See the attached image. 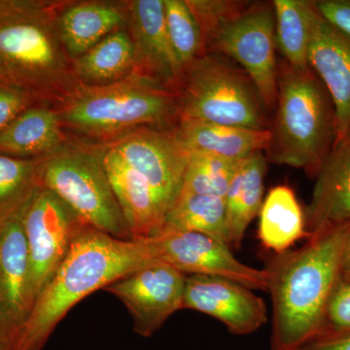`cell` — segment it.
Instances as JSON below:
<instances>
[{
	"label": "cell",
	"instance_id": "6da1fadb",
	"mask_svg": "<svg viewBox=\"0 0 350 350\" xmlns=\"http://www.w3.org/2000/svg\"><path fill=\"white\" fill-rule=\"evenodd\" d=\"M349 232L350 223L269 260L265 271L273 304L271 350H296L321 335Z\"/></svg>",
	"mask_w": 350,
	"mask_h": 350
},
{
	"label": "cell",
	"instance_id": "7a4b0ae2",
	"mask_svg": "<svg viewBox=\"0 0 350 350\" xmlns=\"http://www.w3.org/2000/svg\"><path fill=\"white\" fill-rule=\"evenodd\" d=\"M156 264L145 239H120L85 226L57 273L38 297L13 350H43L66 313L88 295Z\"/></svg>",
	"mask_w": 350,
	"mask_h": 350
},
{
	"label": "cell",
	"instance_id": "3957f363",
	"mask_svg": "<svg viewBox=\"0 0 350 350\" xmlns=\"http://www.w3.org/2000/svg\"><path fill=\"white\" fill-rule=\"evenodd\" d=\"M63 2L0 0V83L56 105L78 85L57 14Z\"/></svg>",
	"mask_w": 350,
	"mask_h": 350
},
{
	"label": "cell",
	"instance_id": "277c9868",
	"mask_svg": "<svg viewBox=\"0 0 350 350\" xmlns=\"http://www.w3.org/2000/svg\"><path fill=\"white\" fill-rule=\"evenodd\" d=\"M55 107L64 130L98 144L138 129L178 124L176 92L137 72L108 86L78 84Z\"/></svg>",
	"mask_w": 350,
	"mask_h": 350
},
{
	"label": "cell",
	"instance_id": "5b68a950",
	"mask_svg": "<svg viewBox=\"0 0 350 350\" xmlns=\"http://www.w3.org/2000/svg\"><path fill=\"white\" fill-rule=\"evenodd\" d=\"M275 122L267 154L271 162L304 170L313 178L337 139V116L330 94L312 68H278Z\"/></svg>",
	"mask_w": 350,
	"mask_h": 350
},
{
	"label": "cell",
	"instance_id": "8992f818",
	"mask_svg": "<svg viewBox=\"0 0 350 350\" xmlns=\"http://www.w3.org/2000/svg\"><path fill=\"white\" fill-rule=\"evenodd\" d=\"M39 187L64 200L86 224L120 239H131L103 163V144L69 139L40 158Z\"/></svg>",
	"mask_w": 350,
	"mask_h": 350
},
{
	"label": "cell",
	"instance_id": "52a82bcc",
	"mask_svg": "<svg viewBox=\"0 0 350 350\" xmlns=\"http://www.w3.org/2000/svg\"><path fill=\"white\" fill-rule=\"evenodd\" d=\"M176 93L178 123L269 130V111L257 87L243 68L221 55L198 57L184 71Z\"/></svg>",
	"mask_w": 350,
	"mask_h": 350
},
{
	"label": "cell",
	"instance_id": "ba28073f",
	"mask_svg": "<svg viewBox=\"0 0 350 350\" xmlns=\"http://www.w3.org/2000/svg\"><path fill=\"white\" fill-rule=\"evenodd\" d=\"M273 3H254L218 32L206 54L236 61L251 78L269 112L278 100V66Z\"/></svg>",
	"mask_w": 350,
	"mask_h": 350
},
{
	"label": "cell",
	"instance_id": "9c48e42d",
	"mask_svg": "<svg viewBox=\"0 0 350 350\" xmlns=\"http://www.w3.org/2000/svg\"><path fill=\"white\" fill-rule=\"evenodd\" d=\"M20 217L29 251L32 298L36 301L64 262L76 237L88 224L59 196L41 187Z\"/></svg>",
	"mask_w": 350,
	"mask_h": 350
},
{
	"label": "cell",
	"instance_id": "30bf717a",
	"mask_svg": "<svg viewBox=\"0 0 350 350\" xmlns=\"http://www.w3.org/2000/svg\"><path fill=\"white\" fill-rule=\"evenodd\" d=\"M103 144L146 181L167 213L180 194L190 159L174 128L138 129Z\"/></svg>",
	"mask_w": 350,
	"mask_h": 350
},
{
	"label": "cell",
	"instance_id": "8fae6325",
	"mask_svg": "<svg viewBox=\"0 0 350 350\" xmlns=\"http://www.w3.org/2000/svg\"><path fill=\"white\" fill-rule=\"evenodd\" d=\"M154 262L169 265L186 275L229 278L252 290L268 291L266 271L243 264L228 244L194 232H160L144 239Z\"/></svg>",
	"mask_w": 350,
	"mask_h": 350
},
{
	"label": "cell",
	"instance_id": "7c38bea8",
	"mask_svg": "<svg viewBox=\"0 0 350 350\" xmlns=\"http://www.w3.org/2000/svg\"><path fill=\"white\" fill-rule=\"evenodd\" d=\"M186 275L169 265H149L105 288L130 312L133 331L150 338L167 320L183 308Z\"/></svg>",
	"mask_w": 350,
	"mask_h": 350
},
{
	"label": "cell",
	"instance_id": "4fadbf2b",
	"mask_svg": "<svg viewBox=\"0 0 350 350\" xmlns=\"http://www.w3.org/2000/svg\"><path fill=\"white\" fill-rule=\"evenodd\" d=\"M183 308L209 315L238 336L254 333L268 322V310L261 297L221 276H186Z\"/></svg>",
	"mask_w": 350,
	"mask_h": 350
},
{
	"label": "cell",
	"instance_id": "5bb4252c",
	"mask_svg": "<svg viewBox=\"0 0 350 350\" xmlns=\"http://www.w3.org/2000/svg\"><path fill=\"white\" fill-rule=\"evenodd\" d=\"M128 3L126 29L135 57V72L177 91L184 70L177 59L165 25L163 0H133Z\"/></svg>",
	"mask_w": 350,
	"mask_h": 350
},
{
	"label": "cell",
	"instance_id": "9a60e30c",
	"mask_svg": "<svg viewBox=\"0 0 350 350\" xmlns=\"http://www.w3.org/2000/svg\"><path fill=\"white\" fill-rule=\"evenodd\" d=\"M20 215L0 227V320L13 340L34 303L29 251Z\"/></svg>",
	"mask_w": 350,
	"mask_h": 350
},
{
	"label": "cell",
	"instance_id": "2e32d148",
	"mask_svg": "<svg viewBox=\"0 0 350 350\" xmlns=\"http://www.w3.org/2000/svg\"><path fill=\"white\" fill-rule=\"evenodd\" d=\"M308 64L330 94L337 116V139L350 138V36L319 13L313 27Z\"/></svg>",
	"mask_w": 350,
	"mask_h": 350
},
{
	"label": "cell",
	"instance_id": "e0dca14e",
	"mask_svg": "<svg viewBox=\"0 0 350 350\" xmlns=\"http://www.w3.org/2000/svg\"><path fill=\"white\" fill-rule=\"evenodd\" d=\"M308 239L350 223V138L335 142L305 209Z\"/></svg>",
	"mask_w": 350,
	"mask_h": 350
},
{
	"label": "cell",
	"instance_id": "ac0fdd59",
	"mask_svg": "<svg viewBox=\"0 0 350 350\" xmlns=\"http://www.w3.org/2000/svg\"><path fill=\"white\" fill-rule=\"evenodd\" d=\"M103 146L105 170L131 239L155 236L162 229L167 213L146 181L105 144Z\"/></svg>",
	"mask_w": 350,
	"mask_h": 350
},
{
	"label": "cell",
	"instance_id": "d6986e66",
	"mask_svg": "<svg viewBox=\"0 0 350 350\" xmlns=\"http://www.w3.org/2000/svg\"><path fill=\"white\" fill-rule=\"evenodd\" d=\"M128 3L119 1L68 2L57 14L59 38L71 61L113 31L126 27Z\"/></svg>",
	"mask_w": 350,
	"mask_h": 350
},
{
	"label": "cell",
	"instance_id": "ffe728a7",
	"mask_svg": "<svg viewBox=\"0 0 350 350\" xmlns=\"http://www.w3.org/2000/svg\"><path fill=\"white\" fill-rule=\"evenodd\" d=\"M68 140L56 107L36 103L0 133V153L16 158H43Z\"/></svg>",
	"mask_w": 350,
	"mask_h": 350
},
{
	"label": "cell",
	"instance_id": "44dd1931",
	"mask_svg": "<svg viewBox=\"0 0 350 350\" xmlns=\"http://www.w3.org/2000/svg\"><path fill=\"white\" fill-rule=\"evenodd\" d=\"M174 131L189 154H207L237 161L267 150L271 142L269 130L204 122H181Z\"/></svg>",
	"mask_w": 350,
	"mask_h": 350
},
{
	"label": "cell",
	"instance_id": "7402d4cb",
	"mask_svg": "<svg viewBox=\"0 0 350 350\" xmlns=\"http://www.w3.org/2000/svg\"><path fill=\"white\" fill-rule=\"evenodd\" d=\"M72 68L78 84L90 87L115 84L135 73L137 57L126 27L113 31L72 59Z\"/></svg>",
	"mask_w": 350,
	"mask_h": 350
},
{
	"label": "cell",
	"instance_id": "603a6c76",
	"mask_svg": "<svg viewBox=\"0 0 350 350\" xmlns=\"http://www.w3.org/2000/svg\"><path fill=\"white\" fill-rule=\"evenodd\" d=\"M266 170L267 159L262 152L245 159L239 165L225 196L230 246L237 250L243 244L248 226L261 211Z\"/></svg>",
	"mask_w": 350,
	"mask_h": 350
},
{
	"label": "cell",
	"instance_id": "cb8c5ba5",
	"mask_svg": "<svg viewBox=\"0 0 350 350\" xmlns=\"http://www.w3.org/2000/svg\"><path fill=\"white\" fill-rule=\"evenodd\" d=\"M258 237L275 254L289 250L301 239H308L305 211L289 186H275L262 202Z\"/></svg>",
	"mask_w": 350,
	"mask_h": 350
},
{
	"label": "cell",
	"instance_id": "d4e9b609",
	"mask_svg": "<svg viewBox=\"0 0 350 350\" xmlns=\"http://www.w3.org/2000/svg\"><path fill=\"white\" fill-rule=\"evenodd\" d=\"M276 47L290 68L303 71L310 68L308 48L313 27L319 17L314 1L275 0Z\"/></svg>",
	"mask_w": 350,
	"mask_h": 350
},
{
	"label": "cell",
	"instance_id": "484cf974",
	"mask_svg": "<svg viewBox=\"0 0 350 350\" xmlns=\"http://www.w3.org/2000/svg\"><path fill=\"white\" fill-rule=\"evenodd\" d=\"M167 231L199 232L230 246L224 198L181 191L160 232Z\"/></svg>",
	"mask_w": 350,
	"mask_h": 350
},
{
	"label": "cell",
	"instance_id": "4316f807",
	"mask_svg": "<svg viewBox=\"0 0 350 350\" xmlns=\"http://www.w3.org/2000/svg\"><path fill=\"white\" fill-rule=\"evenodd\" d=\"M39 163L0 153V227L19 216L38 190Z\"/></svg>",
	"mask_w": 350,
	"mask_h": 350
},
{
	"label": "cell",
	"instance_id": "83f0119b",
	"mask_svg": "<svg viewBox=\"0 0 350 350\" xmlns=\"http://www.w3.org/2000/svg\"><path fill=\"white\" fill-rule=\"evenodd\" d=\"M243 161L207 154H190L181 191L225 198Z\"/></svg>",
	"mask_w": 350,
	"mask_h": 350
},
{
	"label": "cell",
	"instance_id": "f1b7e54d",
	"mask_svg": "<svg viewBox=\"0 0 350 350\" xmlns=\"http://www.w3.org/2000/svg\"><path fill=\"white\" fill-rule=\"evenodd\" d=\"M165 1V25L179 64L185 69L204 55L200 27L186 0Z\"/></svg>",
	"mask_w": 350,
	"mask_h": 350
},
{
	"label": "cell",
	"instance_id": "f546056e",
	"mask_svg": "<svg viewBox=\"0 0 350 350\" xmlns=\"http://www.w3.org/2000/svg\"><path fill=\"white\" fill-rule=\"evenodd\" d=\"M200 27L204 54L209 44L228 23L250 7L247 1L186 0Z\"/></svg>",
	"mask_w": 350,
	"mask_h": 350
},
{
	"label": "cell",
	"instance_id": "4dcf8cb0",
	"mask_svg": "<svg viewBox=\"0 0 350 350\" xmlns=\"http://www.w3.org/2000/svg\"><path fill=\"white\" fill-rule=\"evenodd\" d=\"M350 280L338 278L327 301L321 335L349 333Z\"/></svg>",
	"mask_w": 350,
	"mask_h": 350
},
{
	"label": "cell",
	"instance_id": "1f68e13d",
	"mask_svg": "<svg viewBox=\"0 0 350 350\" xmlns=\"http://www.w3.org/2000/svg\"><path fill=\"white\" fill-rule=\"evenodd\" d=\"M38 103L31 94L0 83V133L27 108Z\"/></svg>",
	"mask_w": 350,
	"mask_h": 350
},
{
	"label": "cell",
	"instance_id": "d6a6232c",
	"mask_svg": "<svg viewBox=\"0 0 350 350\" xmlns=\"http://www.w3.org/2000/svg\"><path fill=\"white\" fill-rule=\"evenodd\" d=\"M314 4L327 22L350 36V0H317Z\"/></svg>",
	"mask_w": 350,
	"mask_h": 350
},
{
	"label": "cell",
	"instance_id": "836d02e7",
	"mask_svg": "<svg viewBox=\"0 0 350 350\" xmlns=\"http://www.w3.org/2000/svg\"><path fill=\"white\" fill-rule=\"evenodd\" d=\"M296 350H350V332L319 336Z\"/></svg>",
	"mask_w": 350,
	"mask_h": 350
},
{
	"label": "cell",
	"instance_id": "e575fe53",
	"mask_svg": "<svg viewBox=\"0 0 350 350\" xmlns=\"http://www.w3.org/2000/svg\"><path fill=\"white\" fill-rule=\"evenodd\" d=\"M340 275L350 280V232L347 243H345L344 252H342V262H340Z\"/></svg>",
	"mask_w": 350,
	"mask_h": 350
},
{
	"label": "cell",
	"instance_id": "d590c367",
	"mask_svg": "<svg viewBox=\"0 0 350 350\" xmlns=\"http://www.w3.org/2000/svg\"><path fill=\"white\" fill-rule=\"evenodd\" d=\"M13 337L0 320V350H13Z\"/></svg>",
	"mask_w": 350,
	"mask_h": 350
}]
</instances>
